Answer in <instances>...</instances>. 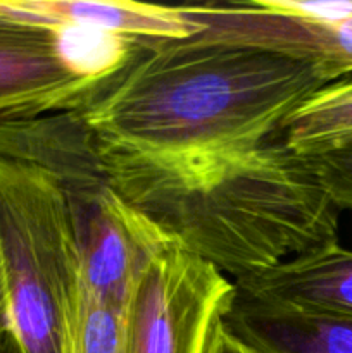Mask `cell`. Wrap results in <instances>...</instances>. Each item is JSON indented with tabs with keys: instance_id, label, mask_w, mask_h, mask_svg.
I'll return each mask as SVG.
<instances>
[{
	"instance_id": "6da1fadb",
	"label": "cell",
	"mask_w": 352,
	"mask_h": 353,
	"mask_svg": "<svg viewBox=\"0 0 352 353\" xmlns=\"http://www.w3.org/2000/svg\"><path fill=\"white\" fill-rule=\"evenodd\" d=\"M99 143L121 199L166 241L233 281L338 245V207L280 137L171 155Z\"/></svg>"
},
{
	"instance_id": "7a4b0ae2",
	"label": "cell",
	"mask_w": 352,
	"mask_h": 353,
	"mask_svg": "<svg viewBox=\"0 0 352 353\" xmlns=\"http://www.w3.org/2000/svg\"><path fill=\"white\" fill-rule=\"evenodd\" d=\"M323 85L307 62L261 48L141 40L81 114L102 143L138 154L251 148Z\"/></svg>"
},
{
	"instance_id": "3957f363",
	"label": "cell",
	"mask_w": 352,
	"mask_h": 353,
	"mask_svg": "<svg viewBox=\"0 0 352 353\" xmlns=\"http://www.w3.org/2000/svg\"><path fill=\"white\" fill-rule=\"evenodd\" d=\"M0 159L54 179L75 228L85 288L126 303L137 274L166 240L116 192L81 110L0 123Z\"/></svg>"
},
{
	"instance_id": "277c9868",
	"label": "cell",
	"mask_w": 352,
	"mask_h": 353,
	"mask_svg": "<svg viewBox=\"0 0 352 353\" xmlns=\"http://www.w3.org/2000/svg\"><path fill=\"white\" fill-rule=\"evenodd\" d=\"M0 252L23 352L71 353L85 293L71 216L47 172L7 159H0Z\"/></svg>"
},
{
	"instance_id": "5b68a950",
	"label": "cell",
	"mask_w": 352,
	"mask_h": 353,
	"mask_svg": "<svg viewBox=\"0 0 352 353\" xmlns=\"http://www.w3.org/2000/svg\"><path fill=\"white\" fill-rule=\"evenodd\" d=\"M104 31L0 26V123L81 110L137 52Z\"/></svg>"
},
{
	"instance_id": "8992f818",
	"label": "cell",
	"mask_w": 352,
	"mask_h": 353,
	"mask_svg": "<svg viewBox=\"0 0 352 353\" xmlns=\"http://www.w3.org/2000/svg\"><path fill=\"white\" fill-rule=\"evenodd\" d=\"M235 296V281L166 241L141 268L128 293L124 352L207 353Z\"/></svg>"
},
{
	"instance_id": "52a82bcc",
	"label": "cell",
	"mask_w": 352,
	"mask_h": 353,
	"mask_svg": "<svg viewBox=\"0 0 352 353\" xmlns=\"http://www.w3.org/2000/svg\"><path fill=\"white\" fill-rule=\"evenodd\" d=\"M195 26L197 41L238 45L307 62L324 83L352 72V17L320 23L280 16L247 3L179 6Z\"/></svg>"
},
{
	"instance_id": "ba28073f",
	"label": "cell",
	"mask_w": 352,
	"mask_h": 353,
	"mask_svg": "<svg viewBox=\"0 0 352 353\" xmlns=\"http://www.w3.org/2000/svg\"><path fill=\"white\" fill-rule=\"evenodd\" d=\"M3 19L50 30L104 31L137 40H185L197 30L179 7L97 0H6Z\"/></svg>"
},
{
	"instance_id": "9c48e42d",
	"label": "cell",
	"mask_w": 352,
	"mask_h": 353,
	"mask_svg": "<svg viewBox=\"0 0 352 353\" xmlns=\"http://www.w3.org/2000/svg\"><path fill=\"white\" fill-rule=\"evenodd\" d=\"M238 293L307 312L352 317V252L340 245L235 281Z\"/></svg>"
},
{
	"instance_id": "30bf717a",
	"label": "cell",
	"mask_w": 352,
	"mask_h": 353,
	"mask_svg": "<svg viewBox=\"0 0 352 353\" xmlns=\"http://www.w3.org/2000/svg\"><path fill=\"white\" fill-rule=\"evenodd\" d=\"M224 323L261 353H352V317L307 312L237 292Z\"/></svg>"
},
{
	"instance_id": "8fae6325",
	"label": "cell",
	"mask_w": 352,
	"mask_h": 353,
	"mask_svg": "<svg viewBox=\"0 0 352 353\" xmlns=\"http://www.w3.org/2000/svg\"><path fill=\"white\" fill-rule=\"evenodd\" d=\"M283 145L311 159L352 147V78L326 83L283 123Z\"/></svg>"
},
{
	"instance_id": "7c38bea8",
	"label": "cell",
	"mask_w": 352,
	"mask_h": 353,
	"mask_svg": "<svg viewBox=\"0 0 352 353\" xmlns=\"http://www.w3.org/2000/svg\"><path fill=\"white\" fill-rule=\"evenodd\" d=\"M307 161L338 210H352V147Z\"/></svg>"
},
{
	"instance_id": "4fadbf2b",
	"label": "cell",
	"mask_w": 352,
	"mask_h": 353,
	"mask_svg": "<svg viewBox=\"0 0 352 353\" xmlns=\"http://www.w3.org/2000/svg\"><path fill=\"white\" fill-rule=\"evenodd\" d=\"M252 3L280 16L320 23H337L352 17V0H254Z\"/></svg>"
},
{
	"instance_id": "5bb4252c",
	"label": "cell",
	"mask_w": 352,
	"mask_h": 353,
	"mask_svg": "<svg viewBox=\"0 0 352 353\" xmlns=\"http://www.w3.org/2000/svg\"><path fill=\"white\" fill-rule=\"evenodd\" d=\"M207 353H261L251 345L245 343L242 338H238L230 327L226 326L224 319L217 324L214 336L211 340L209 350Z\"/></svg>"
},
{
	"instance_id": "9a60e30c",
	"label": "cell",
	"mask_w": 352,
	"mask_h": 353,
	"mask_svg": "<svg viewBox=\"0 0 352 353\" xmlns=\"http://www.w3.org/2000/svg\"><path fill=\"white\" fill-rule=\"evenodd\" d=\"M0 353H24L12 330L9 314L0 317Z\"/></svg>"
},
{
	"instance_id": "2e32d148",
	"label": "cell",
	"mask_w": 352,
	"mask_h": 353,
	"mask_svg": "<svg viewBox=\"0 0 352 353\" xmlns=\"http://www.w3.org/2000/svg\"><path fill=\"white\" fill-rule=\"evenodd\" d=\"M9 314V300H7V285H6V271H3L2 252H0V317Z\"/></svg>"
},
{
	"instance_id": "e0dca14e",
	"label": "cell",
	"mask_w": 352,
	"mask_h": 353,
	"mask_svg": "<svg viewBox=\"0 0 352 353\" xmlns=\"http://www.w3.org/2000/svg\"><path fill=\"white\" fill-rule=\"evenodd\" d=\"M7 24H12V23H9V21H6L2 17V14H0V26H7Z\"/></svg>"
}]
</instances>
